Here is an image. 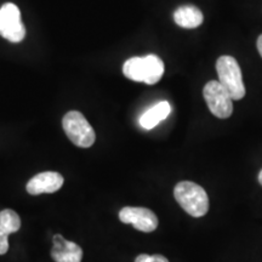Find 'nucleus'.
Masks as SVG:
<instances>
[{"instance_id": "obj_1", "label": "nucleus", "mask_w": 262, "mask_h": 262, "mask_svg": "<svg viewBox=\"0 0 262 262\" xmlns=\"http://www.w3.org/2000/svg\"><path fill=\"white\" fill-rule=\"evenodd\" d=\"M164 62L156 55L145 57H131L123 66V73L127 79L153 85L162 79Z\"/></svg>"}, {"instance_id": "obj_2", "label": "nucleus", "mask_w": 262, "mask_h": 262, "mask_svg": "<svg viewBox=\"0 0 262 262\" xmlns=\"http://www.w3.org/2000/svg\"><path fill=\"white\" fill-rule=\"evenodd\" d=\"M173 195L183 210L193 217H202L209 211L208 194L194 182H179L173 188Z\"/></svg>"}, {"instance_id": "obj_3", "label": "nucleus", "mask_w": 262, "mask_h": 262, "mask_svg": "<svg viewBox=\"0 0 262 262\" xmlns=\"http://www.w3.org/2000/svg\"><path fill=\"white\" fill-rule=\"evenodd\" d=\"M216 71L219 75V83L227 91L229 97L233 101L242 100L245 96V86L237 60L232 56L219 57L216 62Z\"/></svg>"}, {"instance_id": "obj_4", "label": "nucleus", "mask_w": 262, "mask_h": 262, "mask_svg": "<svg viewBox=\"0 0 262 262\" xmlns=\"http://www.w3.org/2000/svg\"><path fill=\"white\" fill-rule=\"evenodd\" d=\"M62 126L72 142L81 148H89L94 145L96 135L83 114L77 111L68 112L62 120Z\"/></svg>"}, {"instance_id": "obj_5", "label": "nucleus", "mask_w": 262, "mask_h": 262, "mask_svg": "<svg viewBox=\"0 0 262 262\" xmlns=\"http://www.w3.org/2000/svg\"><path fill=\"white\" fill-rule=\"evenodd\" d=\"M203 95L210 112L220 119H227L233 113V100L222 85L216 80L209 81L203 89Z\"/></svg>"}, {"instance_id": "obj_6", "label": "nucleus", "mask_w": 262, "mask_h": 262, "mask_svg": "<svg viewBox=\"0 0 262 262\" xmlns=\"http://www.w3.org/2000/svg\"><path fill=\"white\" fill-rule=\"evenodd\" d=\"M0 35L11 42H19L26 37L21 11L12 3L4 4L0 9Z\"/></svg>"}, {"instance_id": "obj_7", "label": "nucleus", "mask_w": 262, "mask_h": 262, "mask_svg": "<svg viewBox=\"0 0 262 262\" xmlns=\"http://www.w3.org/2000/svg\"><path fill=\"white\" fill-rule=\"evenodd\" d=\"M119 219L123 224L133 225L136 229L145 233H150L158 227V217L147 208L125 206L120 210Z\"/></svg>"}, {"instance_id": "obj_8", "label": "nucleus", "mask_w": 262, "mask_h": 262, "mask_svg": "<svg viewBox=\"0 0 262 262\" xmlns=\"http://www.w3.org/2000/svg\"><path fill=\"white\" fill-rule=\"evenodd\" d=\"M64 180L61 173L55 171H45L37 173L27 183V192L32 195L42 193H55L62 187Z\"/></svg>"}, {"instance_id": "obj_9", "label": "nucleus", "mask_w": 262, "mask_h": 262, "mask_svg": "<svg viewBox=\"0 0 262 262\" xmlns=\"http://www.w3.org/2000/svg\"><path fill=\"white\" fill-rule=\"evenodd\" d=\"M51 257L55 262H81L83 250L78 244L66 241L61 234H55Z\"/></svg>"}, {"instance_id": "obj_10", "label": "nucleus", "mask_w": 262, "mask_h": 262, "mask_svg": "<svg viewBox=\"0 0 262 262\" xmlns=\"http://www.w3.org/2000/svg\"><path fill=\"white\" fill-rule=\"evenodd\" d=\"M173 21L175 24L182 28H196L199 27L204 21V16L202 11L196 6L193 5H185L173 12Z\"/></svg>"}, {"instance_id": "obj_11", "label": "nucleus", "mask_w": 262, "mask_h": 262, "mask_svg": "<svg viewBox=\"0 0 262 262\" xmlns=\"http://www.w3.org/2000/svg\"><path fill=\"white\" fill-rule=\"evenodd\" d=\"M171 112V107L170 103L166 101L157 103L156 106L150 107L148 111H146L140 118V125L146 130H150L153 127L158 125L162 120L166 119Z\"/></svg>"}, {"instance_id": "obj_12", "label": "nucleus", "mask_w": 262, "mask_h": 262, "mask_svg": "<svg viewBox=\"0 0 262 262\" xmlns=\"http://www.w3.org/2000/svg\"><path fill=\"white\" fill-rule=\"evenodd\" d=\"M21 228V219L18 214L11 209L0 211V231L6 234L16 233Z\"/></svg>"}, {"instance_id": "obj_13", "label": "nucleus", "mask_w": 262, "mask_h": 262, "mask_svg": "<svg viewBox=\"0 0 262 262\" xmlns=\"http://www.w3.org/2000/svg\"><path fill=\"white\" fill-rule=\"evenodd\" d=\"M135 262H169L168 258L164 257L163 255H147L142 254L136 257Z\"/></svg>"}, {"instance_id": "obj_14", "label": "nucleus", "mask_w": 262, "mask_h": 262, "mask_svg": "<svg viewBox=\"0 0 262 262\" xmlns=\"http://www.w3.org/2000/svg\"><path fill=\"white\" fill-rule=\"evenodd\" d=\"M9 250V234L0 231V255H4Z\"/></svg>"}, {"instance_id": "obj_15", "label": "nucleus", "mask_w": 262, "mask_h": 262, "mask_svg": "<svg viewBox=\"0 0 262 262\" xmlns=\"http://www.w3.org/2000/svg\"><path fill=\"white\" fill-rule=\"evenodd\" d=\"M257 50H258V52H260V55L262 57V34L257 39Z\"/></svg>"}, {"instance_id": "obj_16", "label": "nucleus", "mask_w": 262, "mask_h": 262, "mask_svg": "<svg viewBox=\"0 0 262 262\" xmlns=\"http://www.w3.org/2000/svg\"><path fill=\"white\" fill-rule=\"evenodd\" d=\"M258 182H260V185H262V170L258 173Z\"/></svg>"}]
</instances>
